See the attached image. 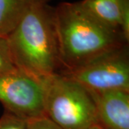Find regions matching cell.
<instances>
[{
  "label": "cell",
  "mask_w": 129,
  "mask_h": 129,
  "mask_svg": "<svg viewBox=\"0 0 129 129\" xmlns=\"http://www.w3.org/2000/svg\"><path fill=\"white\" fill-rule=\"evenodd\" d=\"M54 16L61 73L80 68L128 43L120 30L98 19L80 2L60 3L54 8Z\"/></svg>",
  "instance_id": "6da1fadb"
},
{
  "label": "cell",
  "mask_w": 129,
  "mask_h": 129,
  "mask_svg": "<svg viewBox=\"0 0 129 129\" xmlns=\"http://www.w3.org/2000/svg\"><path fill=\"white\" fill-rule=\"evenodd\" d=\"M14 66L43 81L62 71L54 8L39 0L7 36Z\"/></svg>",
  "instance_id": "7a4b0ae2"
},
{
  "label": "cell",
  "mask_w": 129,
  "mask_h": 129,
  "mask_svg": "<svg viewBox=\"0 0 129 129\" xmlns=\"http://www.w3.org/2000/svg\"><path fill=\"white\" fill-rule=\"evenodd\" d=\"M45 116L62 129H87L97 125L90 92L62 73L43 81Z\"/></svg>",
  "instance_id": "3957f363"
},
{
  "label": "cell",
  "mask_w": 129,
  "mask_h": 129,
  "mask_svg": "<svg viewBox=\"0 0 129 129\" xmlns=\"http://www.w3.org/2000/svg\"><path fill=\"white\" fill-rule=\"evenodd\" d=\"M0 102L23 120L45 116L43 82L17 68L0 75Z\"/></svg>",
  "instance_id": "277c9868"
},
{
  "label": "cell",
  "mask_w": 129,
  "mask_h": 129,
  "mask_svg": "<svg viewBox=\"0 0 129 129\" xmlns=\"http://www.w3.org/2000/svg\"><path fill=\"white\" fill-rule=\"evenodd\" d=\"M89 91H129L128 45L101 56L80 68L61 73Z\"/></svg>",
  "instance_id": "5b68a950"
},
{
  "label": "cell",
  "mask_w": 129,
  "mask_h": 129,
  "mask_svg": "<svg viewBox=\"0 0 129 129\" xmlns=\"http://www.w3.org/2000/svg\"><path fill=\"white\" fill-rule=\"evenodd\" d=\"M95 103L97 125L102 129H129V91H90Z\"/></svg>",
  "instance_id": "8992f818"
},
{
  "label": "cell",
  "mask_w": 129,
  "mask_h": 129,
  "mask_svg": "<svg viewBox=\"0 0 129 129\" xmlns=\"http://www.w3.org/2000/svg\"><path fill=\"white\" fill-rule=\"evenodd\" d=\"M127 1L83 0L80 3L88 12L102 22L121 31L123 8Z\"/></svg>",
  "instance_id": "52a82bcc"
},
{
  "label": "cell",
  "mask_w": 129,
  "mask_h": 129,
  "mask_svg": "<svg viewBox=\"0 0 129 129\" xmlns=\"http://www.w3.org/2000/svg\"><path fill=\"white\" fill-rule=\"evenodd\" d=\"M37 1L39 0H0V35L7 37L27 9Z\"/></svg>",
  "instance_id": "ba28073f"
},
{
  "label": "cell",
  "mask_w": 129,
  "mask_h": 129,
  "mask_svg": "<svg viewBox=\"0 0 129 129\" xmlns=\"http://www.w3.org/2000/svg\"><path fill=\"white\" fill-rule=\"evenodd\" d=\"M14 68H16L11 57L7 37L0 35V75Z\"/></svg>",
  "instance_id": "9c48e42d"
},
{
  "label": "cell",
  "mask_w": 129,
  "mask_h": 129,
  "mask_svg": "<svg viewBox=\"0 0 129 129\" xmlns=\"http://www.w3.org/2000/svg\"><path fill=\"white\" fill-rule=\"evenodd\" d=\"M27 120H23L10 113L4 112L0 118V129H27Z\"/></svg>",
  "instance_id": "30bf717a"
},
{
  "label": "cell",
  "mask_w": 129,
  "mask_h": 129,
  "mask_svg": "<svg viewBox=\"0 0 129 129\" xmlns=\"http://www.w3.org/2000/svg\"><path fill=\"white\" fill-rule=\"evenodd\" d=\"M27 129H62L47 116L35 118L27 121Z\"/></svg>",
  "instance_id": "8fae6325"
},
{
  "label": "cell",
  "mask_w": 129,
  "mask_h": 129,
  "mask_svg": "<svg viewBox=\"0 0 129 129\" xmlns=\"http://www.w3.org/2000/svg\"><path fill=\"white\" fill-rule=\"evenodd\" d=\"M87 129H102L101 128H100L98 125H92L91 127H90V128H88Z\"/></svg>",
  "instance_id": "7c38bea8"
},
{
  "label": "cell",
  "mask_w": 129,
  "mask_h": 129,
  "mask_svg": "<svg viewBox=\"0 0 129 129\" xmlns=\"http://www.w3.org/2000/svg\"><path fill=\"white\" fill-rule=\"evenodd\" d=\"M47 1H48V0H47Z\"/></svg>",
  "instance_id": "4fadbf2b"
}]
</instances>
